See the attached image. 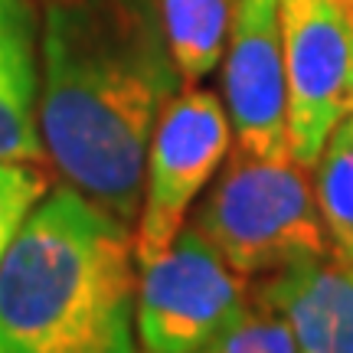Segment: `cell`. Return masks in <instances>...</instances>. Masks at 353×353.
Listing matches in <instances>:
<instances>
[{
    "mask_svg": "<svg viewBox=\"0 0 353 353\" xmlns=\"http://www.w3.org/2000/svg\"><path fill=\"white\" fill-rule=\"evenodd\" d=\"M278 17L291 157L311 170L353 108V7L347 0H278Z\"/></svg>",
    "mask_w": 353,
    "mask_h": 353,
    "instance_id": "obj_6",
    "label": "cell"
},
{
    "mask_svg": "<svg viewBox=\"0 0 353 353\" xmlns=\"http://www.w3.org/2000/svg\"><path fill=\"white\" fill-rule=\"evenodd\" d=\"M193 229L245 278L330 255L314 180L294 157H255L236 148L196 206Z\"/></svg>",
    "mask_w": 353,
    "mask_h": 353,
    "instance_id": "obj_3",
    "label": "cell"
},
{
    "mask_svg": "<svg viewBox=\"0 0 353 353\" xmlns=\"http://www.w3.org/2000/svg\"><path fill=\"white\" fill-rule=\"evenodd\" d=\"M347 3H350V7H353V0H347Z\"/></svg>",
    "mask_w": 353,
    "mask_h": 353,
    "instance_id": "obj_15",
    "label": "cell"
},
{
    "mask_svg": "<svg viewBox=\"0 0 353 353\" xmlns=\"http://www.w3.org/2000/svg\"><path fill=\"white\" fill-rule=\"evenodd\" d=\"M255 301L288 321L298 353H353V265L337 255L275 272Z\"/></svg>",
    "mask_w": 353,
    "mask_h": 353,
    "instance_id": "obj_8",
    "label": "cell"
},
{
    "mask_svg": "<svg viewBox=\"0 0 353 353\" xmlns=\"http://www.w3.org/2000/svg\"><path fill=\"white\" fill-rule=\"evenodd\" d=\"M232 151V125L216 92L180 88L154 128L134 232V262L157 259L187 226L200 190Z\"/></svg>",
    "mask_w": 353,
    "mask_h": 353,
    "instance_id": "obj_5",
    "label": "cell"
},
{
    "mask_svg": "<svg viewBox=\"0 0 353 353\" xmlns=\"http://www.w3.org/2000/svg\"><path fill=\"white\" fill-rule=\"evenodd\" d=\"M39 20L33 0H0V161H43Z\"/></svg>",
    "mask_w": 353,
    "mask_h": 353,
    "instance_id": "obj_9",
    "label": "cell"
},
{
    "mask_svg": "<svg viewBox=\"0 0 353 353\" xmlns=\"http://www.w3.org/2000/svg\"><path fill=\"white\" fill-rule=\"evenodd\" d=\"M134 298L128 226L52 187L0 262V353H141Z\"/></svg>",
    "mask_w": 353,
    "mask_h": 353,
    "instance_id": "obj_2",
    "label": "cell"
},
{
    "mask_svg": "<svg viewBox=\"0 0 353 353\" xmlns=\"http://www.w3.org/2000/svg\"><path fill=\"white\" fill-rule=\"evenodd\" d=\"M314 196L330 239V255L353 265V138L337 128L317 157Z\"/></svg>",
    "mask_w": 353,
    "mask_h": 353,
    "instance_id": "obj_11",
    "label": "cell"
},
{
    "mask_svg": "<svg viewBox=\"0 0 353 353\" xmlns=\"http://www.w3.org/2000/svg\"><path fill=\"white\" fill-rule=\"evenodd\" d=\"M245 311V275L193 226H183L164 252L141 265L134 298L141 353H200Z\"/></svg>",
    "mask_w": 353,
    "mask_h": 353,
    "instance_id": "obj_4",
    "label": "cell"
},
{
    "mask_svg": "<svg viewBox=\"0 0 353 353\" xmlns=\"http://www.w3.org/2000/svg\"><path fill=\"white\" fill-rule=\"evenodd\" d=\"M223 105L239 151L255 157H291L278 0H236L223 52Z\"/></svg>",
    "mask_w": 353,
    "mask_h": 353,
    "instance_id": "obj_7",
    "label": "cell"
},
{
    "mask_svg": "<svg viewBox=\"0 0 353 353\" xmlns=\"http://www.w3.org/2000/svg\"><path fill=\"white\" fill-rule=\"evenodd\" d=\"M200 353H298L288 321L268 304H249V311L232 321Z\"/></svg>",
    "mask_w": 353,
    "mask_h": 353,
    "instance_id": "obj_13",
    "label": "cell"
},
{
    "mask_svg": "<svg viewBox=\"0 0 353 353\" xmlns=\"http://www.w3.org/2000/svg\"><path fill=\"white\" fill-rule=\"evenodd\" d=\"M157 10L183 79H206L223 63L236 0H157Z\"/></svg>",
    "mask_w": 353,
    "mask_h": 353,
    "instance_id": "obj_10",
    "label": "cell"
},
{
    "mask_svg": "<svg viewBox=\"0 0 353 353\" xmlns=\"http://www.w3.org/2000/svg\"><path fill=\"white\" fill-rule=\"evenodd\" d=\"M341 128H343V131H347V134L353 138V108H350V114H347V118L341 121Z\"/></svg>",
    "mask_w": 353,
    "mask_h": 353,
    "instance_id": "obj_14",
    "label": "cell"
},
{
    "mask_svg": "<svg viewBox=\"0 0 353 353\" xmlns=\"http://www.w3.org/2000/svg\"><path fill=\"white\" fill-rule=\"evenodd\" d=\"M50 193V180L30 161H0V262L7 259L13 239Z\"/></svg>",
    "mask_w": 353,
    "mask_h": 353,
    "instance_id": "obj_12",
    "label": "cell"
},
{
    "mask_svg": "<svg viewBox=\"0 0 353 353\" xmlns=\"http://www.w3.org/2000/svg\"><path fill=\"white\" fill-rule=\"evenodd\" d=\"M183 72L157 0H46L39 134L65 183L134 223L144 161Z\"/></svg>",
    "mask_w": 353,
    "mask_h": 353,
    "instance_id": "obj_1",
    "label": "cell"
}]
</instances>
